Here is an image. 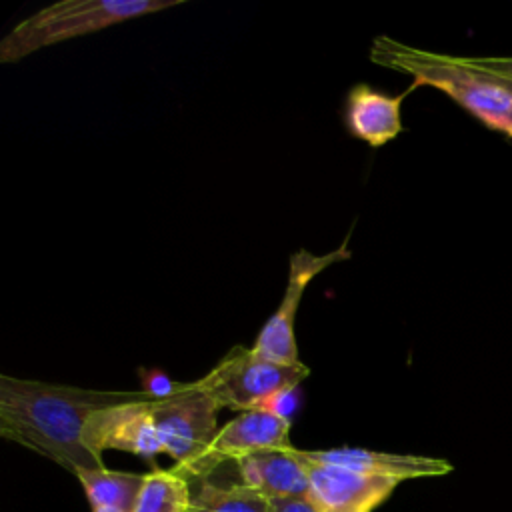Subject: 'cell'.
<instances>
[{"mask_svg": "<svg viewBox=\"0 0 512 512\" xmlns=\"http://www.w3.org/2000/svg\"><path fill=\"white\" fill-rule=\"evenodd\" d=\"M148 390H90L68 384L0 376V436L70 474L104 468L82 440L88 418L108 406L140 400Z\"/></svg>", "mask_w": 512, "mask_h": 512, "instance_id": "cell-1", "label": "cell"}, {"mask_svg": "<svg viewBox=\"0 0 512 512\" xmlns=\"http://www.w3.org/2000/svg\"><path fill=\"white\" fill-rule=\"evenodd\" d=\"M370 60L412 78V88L432 86L452 98L486 128L502 132L512 116V80L490 74L472 58L448 56L376 36Z\"/></svg>", "mask_w": 512, "mask_h": 512, "instance_id": "cell-2", "label": "cell"}, {"mask_svg": "<svg viewBox=\"0 0 512 512\" xmlns=\"http://www.w3.org/2000/svg\"><path fill=\"white\" fill-rule=\"evenodd\" d=\"M182 0H60L20 20L0 40V62L22 58L108 26L180 4Z\"/></svg>", "mask_w": 512, "mask_h": 512, "instance_id": "cell-3", "label": "cell"}, {"mask_svg": "<svg viewBox=\"0 0 512 512\" xmlns=\"http://www.w3.org/2000/svg\"><path fill=\"white\" fill-rule=\"evenodd\" d=\"M216 400L200 384H174L170 392L156 394L152 414L162 444V454L174 460V470L182 476H204L208 450L218 434Z\"/></svg>", "mask_w": 512, "mask_h": 512, "instance_id": "cell-4", "label": "cell"}, {"mask_svg": "<svg viewBox=\"0 0 512 512\" xmlns=\"http://www.w3.org/2000/svg\"><path fill=\"white\" fill-rule=\"evenodd\" d=\"M308 374L304 362L280 364L252 348L236 346L196 382L220 408L244 412L272 406V400L292 394Z\"/></svg>", "mask_w": 512, "mask_h": 512, "instance_id": "cell-5", "label": "cell"}, {"mask_svg": "<svg viewBox=\"0 0 512 512\" xmlns=\"http://www.w3.org/2000/svg\"><path fill=\"white\" fill-rule=\"evenodd\" d=\"M352 256L346 242H342L336 250L326 254H314L310 250H298L290 256L288 264V282L284 290V298L276 312L266 320L262 330L256 336L252 350L268 360L280 364H298V346L294 338V320L298 304L304 296L306 286L312 282L316 274L326 270L328 266L348 260Z\"/></svg>", "mask_w": 512, "mask_h": 512, "instance_id": "cell-6", "label": "cell"}, {"mask_svg": "<svg viewBox=\"0 0 512 512\" xmlns=\"http://www.w3.org/2000/svg\"><path fill=\"white\" fill-rule=\"evenodd\" d=\"M156 394L148 390V396L94 412L86 426L82 440L90 452L102 458L106 450H122L144 458L154 464V458L162 454L158 438L152 402Z\"/></svg>", "mask_w": 512, "mask_h": 512, "instance_id": "cell-7", "label": "cell"}, {"mask_svg": "<svg viewBox=\"0 0 512 512\" xmlns=\"http://www.w3.org/2000/svg\"><path fill=\"white\" fill-rule=\"evenodd\" d=\"M296 454L306 464L310 490L308 500L318 512H372L400 484L394 478L370 476L350 468L320 464Z\"/></svg>", "mask_w": 512, "mask_h": 512, "instance_id": "cell-8", "label": "cell"}, {"mask_svg": "<svg viewBox=\"0 0 512 512\" xmlns=\"http://www.w3.org/2000/svg\"><path fill=\"white\" fill-rule=\"evenodd\" d=\"M288 448L292 444L290 418L286 414L272 408L244 410L218 430L204 462V476L222 462H238L258 452Z\"/></svg>", "mask_w": 512, "mask_h": 512, "instance_id": "cell-9", "label": "cell"}, {"mask_svg": "<svg viewBox=\"0 0 512 512\" xmlns=\"http://www.w3.org/2000/svg\"><path fill=\"white\" fill-rule=\"evenodd\" d=\"M298 452L320 464H332L350 468L370 476L394 478L398 482L414 478H434L452 472V464L444 458L420 456V454H396V452H378L368 448H328V450H302Z\"/></svg>", "mask_w": 512, "mask_h": 512, "instance_id": "cell-10", "label": "cell"}, {"mask_svg": "<svg viewBox=\"0 0 512 512\" xmlns=\"http://www.w3.org/2000/svg\"><path fill=\"white\" fill-rule=\"evenodd\" d=\"M406 94L392 96L368 84L352 86L344 100V126L348 134L372 148L396 138L404 130L400 108Z\"/></svg>", "mask_w": 512, "mask_h": 512, "instance_id": "cell-11", "label": "cell"}, {"mask_svg": "<svg viewBox=\"0 0 512 512\" xmlns=\"http://www.w3.org/2000/svg\"><path fill=\"white\" fill-rule=\"evenodd\" d=\"M242 484L258 490L270 500L308 498L310 478L296 448L266 450L236 462Z\"/></svg>", "mask_w": 512, "mask_h": 512, "instance_id": "cell-12", "label": "cell"}, {"mask_svg": "<svg viewBox=\"0 0 512 512\" xmlns=\"http://www.w3.org/2000/svg\"><path fill=\"white\" fill-rule=\"evenodd\" d=\"M76 478L82 484L92 510L114 508L122 512H132L146 474L94 468L78 472Z\"/></svg>", "mask_w": 512, "mask_h": 512, "instance_id": "cell-13", "label": "cell"}, {"mask_svg": "<svg viewBox=\"0 0 512 512\" xmlns=\"http://www.w3.org/2000/svg\"><path fill=\"white\" fill-rule=\"evenodd\" d=\"M190 480L176 470L154 468L146 474L132 512H190Z\"/></svg>", "mask_w": 512, "mask_h": 512, "instance_id": "cell-14", "label": "cell"}, {"mask_svg": "<svg viewBox=\"0 0 512 512\" xmlns=\"http://www.w3.org/2000/svg\"><path fill=\"white\" fill-rule=\"evenodd\" d=\"M190 512H272V500L246 484H202Z\"/></svg>", "mask_w": 512, "mask_h": 512, "instance_id": "cell-15", "label": "cell"}, {"mask_svg": "<svg viewBox=\"0 0 512 512\" xmlns=\"http://www.w3.org/2000/svg\"><path fill=\"white\" fill-rule=\"evenodd\" d=\"M472 62L490 74L512 80V56H482L472 58Z\"/></svg>", "mask_w": 512, "mask_h": 512, "instance_id": "cell-16", "label": "cell"}, {"mask_svg": "<svg viewBox=\"0 0 512 512\" xmlns=\"http://www.w3.org/2000/svg\"><path fill=\"white\" fill-rule=\"evenodd\" d=\"M272 512H318L308 498L272 500Z\"/></svg>", "mask_w": 512, "mask_h": 512, "instance_id": "cell-17", "label": "cell"}, {"mask_svg": "<svg viewBox=\"0 0 512 512\" xmlns=\"http://www.w3.org/2000/svg\"><path fill=\"white\" fill-rule=\"evenodd\" d=\"M504 134H506L508 138H512V116H510V120H508V124H506V128H504Z\"/></svg>", "mask_w": 512, "mask_h": 512, "instance_id": "cell-18", "label": "cell"}, {"mask_svg": "<svg viewBox=\"0 0 512 512\" xmlns=\"http://www.w3.org/2000/svg\"><path fill=\"white\" fill-rule=\"evenodd\" d=\"M92 512H122V510H114V508H98V510H92Z\"/></svg>", "mask_w": 512, "mask_h": 512, "instance_id": "cell-19", "label": "cell"}]
</instances>
